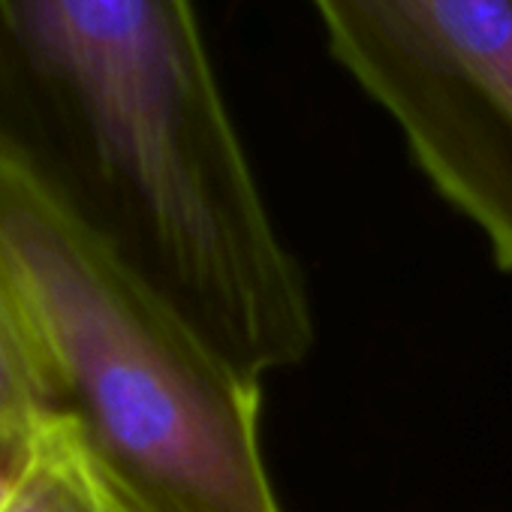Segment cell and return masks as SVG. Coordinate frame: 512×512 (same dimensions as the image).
Masks as SVG:
<instances>
[{"label": "cell", "mask_w": 512, "mask_h": 512, "mask_svg": "<svg viewBox=\"0 0 512 512\" xmlns=\"http://www.w3.org/2000/svg\"><path fill=\"white\" fill-rule=\"evenodd\" d=\"M0 157L260 380L317 338L193 0H0Z\"/></svg>", "instance_id": "obj_1"}, {"label": "cell", "mask_w": 512, "mask_h": 512, "mask_svg": "<svg viewBox=\"0 0 512 512\" xmlns=\"http://www.w3.org/2000/svg\"><path fill=\"white\" fill-rule=\"evenodd\" d=\"M0 287L49 416L136 512H284L260 446L263 383L0 157Z\"/></svg>", "instance_id": "obj_2"}, {"label": "cell", "mask_w": 512, "mask_h": 512, "mask_svg": "<svg viewBox=\"0 0 512 512\" xmlns=\"http://www.w3.org/2000/svg\"><path fill=\"white\" fill-rule=\"evenodd\" d=\"M332 58L512 272V0H308Z\"/></svg>", "instance_id": "obj_3"}, {"label": "cell", "mask_w": 512, "mask_h": 512, "mask_svg": "<svg viewBox=\"0 0 512 512\" xmlns=\"http://www.w3.org/2000/svg\"><path fill=\"white\" fill-rule=\"evenodd\" d=\"M0 512H136L115 488L76 428L43 422L31 437L28 461Z\"/></svg>", "instance_id": "obj_4"}, {"label": "cell", "mask_w": 512, "mask_h": 512, "mask_svg": "<svg viewBox=\"0 0 512 512\" xmlns=\"http://www.w3.org/2000/svg\"><path fill=\"white\" fill-rule=\"evenodd\" d=\"M49 419V401L37 377L25 332L4 287H0V428L34 434Z\"/></svg>", "instance_id": "obj_5"}, {"label": "cell", "mask_w": 512, "mask_h": 512, "mask_svg": "<svg viewBox=\"0 0 512 512\" xmlns=\"http://www.w3.org/2000/svg\"><path fill=\"white\" fill-rule=\"evenodd\" d=\"M31 437L34 434H19L10 428H0V503L7 500L10 488L16 485V479L28 461Z\"/></svg>", "instance_id": "obj_6"}]
</instances>
